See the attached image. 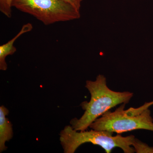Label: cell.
<instances>
[{
  "label": "cell",
  "instance_id": "7a4b0ae2",
  "mask_svg": "<svg viewBox=\"0 0 153 153\" xmlns=\"http://www.w3.org/2000/svg\"><path fill=\"white\" fill-rule=\"evenodd\" d=\"M113 132L92 129L89 131H77L71 126H67L60 131V140L65 153H74L81 145L91 143L101 147L106 153L111 152L114 148H119L125 153L135 152L132 146L134 136H113Z\"/></svg>",
  "mask_w": 153,
  "mask_h": 153
},
{
  "label": "cell",
  "instance_id": "30bf717a",
  "mask_svg": "<svg viewBox=\"0 0 153 153\" xmlns=\"http://www.w3.org/2000/svg\"><path fill=\"white\" fill-rule=\"evenodd\" d=\"M145 104L146 105V106L147 107L149 108L151 105H153V101L150 102H146V103H145Z\"/></svg>",
  "mask_w": 153,
  "mask_h": 153
},
{
  "label": "cell",
  "instance_id": "52a82bcc",
  "mask_svg": "<svg viewBox=\"0 0 153 153\" xmlns=\"http://www.w3.org/2000/svg\"><path fill=\"white\" fill-rule=\"evenodd\" d=\"M132 146L137 153H153V147L142 142L137 139L135 138Z\"/></svg>",
  "mask_w": 153,
  "mask_h": 153
},
{
  "label": "cell",
  "instance_id": "277c9868",
  "mask_svg": "<svg viewBox=\"0 0 153 153\" xmlns=\"http://www.w3.org/2000/svg\"><path fill=\"white\" fill-rule=\"evenodd\" d=\"M12 7L47 26L80 17V11L62 0H13Z\"/></svg>",
  "mask_w": 153,
  "mask_h": 153
},
{
  "label": "cell",
  "instance_id": "3957f363",
  "mask_svg": "<svg viewBox=\"0 0 153 153\" xmlns=\"http://www.w3.org/2000/svg\"><path fill=\"white\" fill-rule=\"evenodd\" d=\"M126 105L122 104L114 111L105 112L89 127L95 130L118 134L138 129L153 131V119L149 108L139 113H134L131 108L125 109Z\"/></svg>",
  "mask_w": 153,
  "mask_h": 153
},
{
  "label": "cell",
  "instance_id": "8992f818",
  "mask_svg": "<svg viewBox=\"0 0 153 153\" xmlns=\"http://www.w3.org/2000/svg\"><path fill=\"white\" fill-rule=\"evenodd\" d=\"M8 109L4 105L0 107V152L7 149L6 143L13 138L12 125L7 116L8 114Z\"/></svg>",
  "mask_w": 153,
  "mask_h": 153
},
{
  "label": "cell",
  "instance_id": "ba28073f",
  "mask_svg": "<svg viewBox=\"0 0 153 153\" xmlns=\"http://www.w3.org/2000/svg\"><path fill=\"white\" fill-rule=\"evenodd\" d=\"M12 1L0 0V11L8 18L12 17Z\"/></svg>",
  "mask_w": 153,
  "mask_h": 153
},
{
  "label": "cell",
  "instance_id": "5b68a950",
  "mask_svg": "<svg viewBox=\"0 0 153 153\" xmlns=\"http://www.w3.org/2000/svg\"><path fill=\"white\" fill-rule=\"evenodd\" d=\"M33 29V26L31 23L24 25L20 32L13 39L0 46V70L6 71L7 68L6 57L9 55H13L16 52V48L14 46V44L17 39L23 34L32 31Z\"/></svg>",
  "mask_w": 153,
  "mask_h": 153
},
{
  "label": "cell",
  "instance_id": "9c48e42d",
  "mask_svg": "<svg viewBox=\"0 0 153 153\" xmlns=\"http://www.w3.org/2000/svg\"><path fill=\"white\" fill-rule=\"evenodd\" d=\"M62 1L68 3L71 5L73 6L77 10L80 11L81 3L83 0H62Z\"/></svg>",
  "mask_w": 153,
  "mask_h": 153
},
{
  "label": "cell",
  "instance_id": "6da1fadb",
  "mask_svg": "<svg viewBox=\"0 0 153 153\" xmlns=\"http://www.w3.org/2000/svg\"><path fill=\"white\" fill-rule=\"evenodd\" d=\"M85 87L90 94L89 102H84L81 106L84 113L79 119H73L70 122L71 127L77 131H84L94 122L105 112L118 105L128 103L133 96L129 91L118 92L110 89L106 79L99 74L94 81L87 80Z\"/></svg>",
  "mask_w": 153,
  "mask_h": 153
}]
</instances>
